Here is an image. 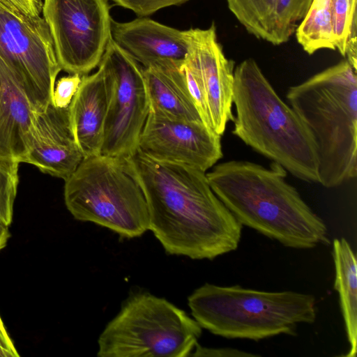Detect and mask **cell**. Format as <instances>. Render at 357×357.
Masks as SVG:
<instances>
[{
    "instance_id": "cell-1",
    "label": "cell",
    "mask_w": 357,
    "mask_h": 357,
    "mask_svg": "<svg viewBox=\"0 0 357 357\" xmlns=\"http://www.w3.org/2000/svg\"><path fill=\"white\" fill-rule=\"evenodd\" d=\"M124 160L144 192L149 230L167 254L212 260L237 249L243 225L214 193L206 172L137 149Z\"/></svg>"
},
{
    "instance_id": "cell-2",
    "label": "cell",
    "mask_w": 357,
    "mask_h": 357,
    "mask_svg": "<svg viewBox=\"0 0 357 357\" xmlns=\"http://www.w3.org/2000/svg\"><path fill=\"white\" fill-rule=\"evenodd\" d=\"M287 172L272 162L269 167L232 160L206 173L208 183L239 222L295 249L329 243L328 229L286 181Z\"/></svg>"
},
{
    "instance_id": "cell-3",
    "label": "cell",
    "mask_w": 357,
    "mask_h": 357,
    "mask_svg": "<svg viewBox=\"0 0 357 357\" xmlns=\"http://www.w3.org/2000/svg\"><path fill=\"white\" fill-rule=\"evenodd\" d=\"M347 59L289 88L290 107L316 147L318 183L335 188L357 175V75Z\"/></svg>"
},
{
    "instance_id": "cell-4",
    "label": "cell",
    "mask_w": 357,
    "mask_h": 357,
    "mask_svg": "<svg viewBox=\"0 0 357 357\" xmlns=\"http://www.w3.org/2000/svg\"><path fill=\"white\" fill-rule=\"evenodd\" d=\"M233 104V135L294 177L318 183V157L311 135L252 58L234 68Z\"/></svg>"
},
{
    "instance_id": "cell-5",
    "label": "cell",
    "mask_w": 357,
    "mask_h": 357,
    "mask_svg": "<svg viewBox=\"0 0 357 357\" xmlns=\"http://www.w3.org/2000/svg\"><path fill=\"white\" fill-rule=\"evenodd\" d=\"M193 319L211 333L259 341L281 334L295 336L300 324L316 320V299L293 291H264L239 285L206 283L188 298Z\"/></svg>"
},
{
    "instance_id": "cell-6",
    "label": "cell",
    "mask_w": 357,
    "mask_h": 357,
    "mask_svg": "<svg viewBox=\"0 0 357 357\" xmlns=\"http://www.w3.org/2000/svg\"><path fill=\"white\" fill-rule=\"evenodd\" d=\"M64 181L65 204L75 219L126 238L141 236L149 229L144 192L124 158L85 157Z\"/></svg>"
},
{
    "instance_id": "cell-7",
    "label": "cell",
    "mask_w": 357,
    "mask_h": 357,
    "mask_svg": "<svg viewBox=\"0 0 357 357\" xmlns=\"http://www.w3.org/2000/svg\"><path fill=\"white\" fill-rule=\"evenodd\" d=\"M202 328L163 298L136 291L123 303L98 340L99 357H186Z\"/></svg>"
},
{
    "instance_id": "cell-8",
    "label": "cell",
    "mask_w": 357,
    "mask_h": 357,
    "mask_svg": "<svg viewBox=\"0 0 357 357\" xmlns=\"http://www.w3.org/2000/svg\"><path fill=\"white\" fill-rule=\"evenodd\" d=\"M0 56L33 109L45 110L61 70L45 19L26 14L13 0H0Z\"/></svg>"
},
{
    "instance_id": "cell-9",
    "label": "cell",
    "mask_w": 357,
    "mask_h": 357,
    "mask_svg": "<svg viewBox=\"0 0 357 357\" xmlns=\"http://www.w3.org/2000/svg\"><path fill=\"white\" fill-rule=\"evenodd\" d=\"M106 75L108 107L100 154L133 153L150 112L144 68L110 37L98 65Z\"/></svg>"
},
{
    "instance_id": "cell-10",
    "label": "cell",
    "mask_w": 357,
    "mask_h": 357,
    "mask_svg": "<svg viewBox=\"0 0 357 357\" xmlns=\"http://www.w3.org/2000/svg\"><path fill=\"white\" fill-rule=\"evenodd\" d=\"M108 0H45L42 13L58 63L69 74L98 66L111 37Z\"/></svg>"
},
{
    "instance_id": "cell-11",
    "label": "cell",
    "mask_w": 357,
    "mask_h": 357,
    "mask_svg": "<svg viewBox=\"0 0 357 357\" xmlns=\"http://www.w3.org/2000/svg\"><path fill=\"white\" fill-rule=\"evenodd\" d=\"M137 149L155 160L181 163L206 172L223 156L221 135L202 121L149 112Z\"/></svg>"
},
{
    "instance_id": "cell-12",
    "label": "cell",
    "mask_w": 357,
    "mask_h": 357,
    "mask_svg": "<svg viewBox=\"0 0 357 357\" xmlns=\"http://www.w3.org/2000/svg\"><path fill=\"white\" fill-rule=\"evenodd\" d=\"M189 51L184 65L198 82L204 96L211 129L222 135L232 121L235 63L218 42L214 22L206 29H188Z\"/></svg>"
},
{
    "instance_id": "cell-13",
    "label": "cell",
    "mask_w": 357,
    "mask_h": 357,
    "mask_svg": "<svg viewBox=\"0 0 357 357\" xmlns=\"http://www.w3.org/2000/svg\"><path fill=\"white\" fill-rule=\"evenodd\" d=\"M83 158L72 129L68 107H56L51 102L45 110L34 111L23 162L66 180Z\"/></svg>"
},
{
    "instance_id": "cell-14",
    "label": "cell",
    "mask_w": 357,
    "mask_h": 357,
    "mask_svg": "<svg viewBox=\"0 0 357 357\" xmlns=\"http://www.w3.org/2000/svg\"><path fill=\"white\" fill-rule=\"evenodd\" d=\"M111 37L143 68L159 63L182 66L189 51L188 30L181 31L146 17L127 22L112 20Z\"/></svg>"
},
{
    "instance_id": "cell-15",
    "label": "cell",
    "mask_w": 357,
    "mask_h": 357,
    "mask_svg": "<svg viewBox=\"0 0 357 357\" xmlns=\"http://www.w3.org/2000/svg\"><path fill=\"white\" fill-rule=\"evenodd\" d=\"M312 0H227L245 30L273 45L287 43L306 15Z\"/></svg>"
},
{
    "instance_id": "cell-16",
    "label": "cell",
    "mask_w": 357,
    "mask_h": 357,
    "mask_svg": "<svg viewBox=\"0 0 357 357\" xmlns=\"http://www.w3.org/2000/svg\"><path fill=\"white\" fill-rule=\"evenodd\" d=\"M109 100L103 69L82 76L68 106L72 129L84 158L100 154Z\"/></svg>"
},
{
    "instance_id": "cell-17",
    "label": "cell",
    "mask_w": 357,
    "mask_h": 357,
    "mask_svg": "<svg viewBox=\"0 0 357 357\" xmlns=\"http://www.w3.org/2000/svg\"><path fill=\"white\" fill-rule=\"evenodd\" d=\"M33 115L30 102L0 56V162H23Z\"/></svg>"
},
{
    "instance_id": "cell-18",
    "label": "cell",
    "mask_w": 357,
    "mask_h": 357,
    "mask_svg": "<svg viewBox=\"0 0 357 357\" xmlns=\"http://www.w3.org/2000/svg\"><path fill=\"white\" fill-rule=\"evenodd\" d=\"M183 66L159 63L144 68L150 112L169 119L202 122L189 93Z\"/></svg>"
},
{
    "instance_id": "cell-19",
    "label": "cell",
    "mask_w": 357,
    "mask_h": 357,
    "mask_svg": "<svg viewBox=\"0 0 357 357\" xmlns=\"http://www.w3.org/2000/svg\"><path fill=\"white\" fill-rule=\"evenodd\" d=\"M333 258L335 278L334 288L338 292L340 305L349 343L346 357H355L357 351V263L348 241L342 238L333 241Z\"/></svg>"
},
{
    "instance_id": "cell-20",
    "label": "cell",
    "mask_w": 357,
    "mask_h": 357,
    "mask_svg": "<svg viewBox=\"0 0 357 357\" xmlns=\"http://www.w3.org/2000/svg\"><path fill=\"white\" fill-rule=\"evenodd\" d=\"M295 35L298 43L309 55L322 49L336 50L331 0H312Z\"/></svg>"
},
{
    "instance_id": "cell-21",
    "label": "cell",
    "mask_w": 357,
    "mask_h": 357,
    "mask_svg": "<svg viewBox=\"0 0 357 357\" xmlns=\"http://www.w3.org/2000/svg\"><path fill=\"white\" fill-rule=\"evenodd\" d=\"M357 0H331L335 49L344 56L347 41L357 37Z\"/></svg>"
},
{
    "instance_id": "cell-22",
    "label": "cell",
    "mask_w": 357,
    "mask_h": 357,
    "mask_svg": "<svg viewBox=\"0 0 357 357\" xmlns=\"http://www.w3.org/2000/svg\"><path fill=\"white\" fill-rule=\"evenodd\" d=\"M18 163L0 162V219L12 223L13 205L19 182Z\"/></svg>"
},
{
    "instance_id": "cell-23",
    "label": "cell",
    "mask_w": 357,
    "mask_h": 357,
    "mask_svg": "<svg viewBox=\"0 0 357 357\" xmlns=\"http://www.w3.org/2000/svg\"><path fill=\"white\" fill-rule=\"evenodd\" d=\"M81 81L82 75L79 74H70L57 80L52 93V105L59 108L68 107Z\"/></svg>"
},
{
    "instance_id": "cell-24",
    "label": "cell",
    "mask_w": 357,
    "mask_h": 357,
    "mask_svg": "<svg viewBox=\"0 0 357 357\" xmlns=\"http://www.w3.org/2000/svg\"><path fill=\"white\" fill-rule=\"evenodd\" d=\"M116 5L134 12L138 17H146L172 6H180L190 0H112Z\"/></svg>"
},
{
    "instance_id": "cell-25",
    "label": "cell",
    "mask_w": 357,
    "mask_h": 357,
    "mask_svg": "<svg viewBox=\"0 0 357 357\" xmlns=\"http://www.w3.org/2000/svg\"><path fill=\"white\" fill-rule=\"evenodd\" d=\"M193 356H213V357H257L259 355L245 352L233 348H208L203 347L199 344L195 347Z\"/></svg>"
},
{
    "instance_id": "cell-26",
    "label": "cell",
    "mask_w": 357,
    "mask_h": 357,
    "mask_svg": "<svg viewBox=\"0 0 357 357\" xmlns=\"http://www.w3.org/2000/svg\"><path fill=\"white\" fill-rule=\"evenodd\" d=\"M19 354L0 317V357H16Z\"/></svg>"
},
{
    "instance_id": "cell-27",
    "label": "cell",
    "mask_w": 357,
    "mask_h": 357,
    "mask_svg": "<svg viewBox=\"0 0 357 357\" xmlns=\"http://www.w3.org/2000/svg\"><path fill=\"white\" fill-rule=\"evenodd\" d=\"M24 8L33 16H40L43 0H16Z\"/></svg>"
},
{
    "instance_id": "cell-28",
    "label": "cell",
    "mask_w": 357,
    "mask_h": 357,
    "mask_svg": "<svg viewBox=\"0 0 357 357\" xmlns=\"http://www.w3.org/2000/svg\"><path fill=\"white\" fill-rule=\"evenodd\" d=\"M10 237L8 225L0 219V251L6 246Z\"/></svg>"
}]
</instances>
